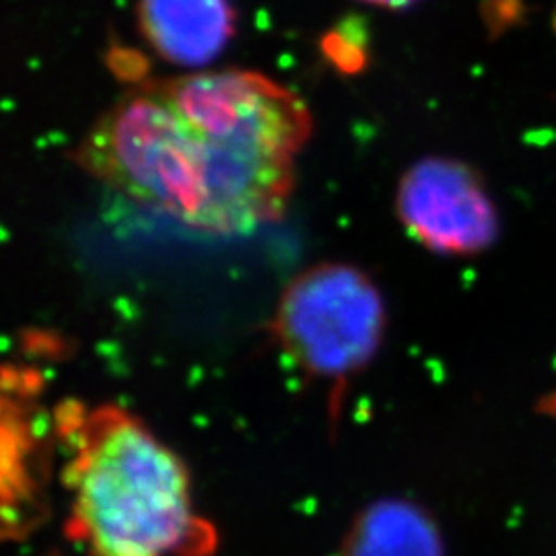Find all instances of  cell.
Instances as JSON below:
<instances>
[{
  "instance_id": "cell-1",
  "label": "cell",
  "mask_w": 556,
  "mask_h": 556,
  "mask_svg": "<svg viewBox=\"0 0 556 556\" xmlns=\"http://www.w3.org/2000/svg\"><path fill=\"white\" fill-rule=\"evenodd\" d=\"M312 114L252 71L137 83L85 132L73 161L126 199L204 233L277 220Z\"/></svg>"
},
{
  "instance_id": "cell-2",
  "label": "cell",
  "mask_w": 556,
  "mask_h": 556,
  "mask_svg": "<svg viewBox=\"0 0 556 556\" xmlns=\"http://www.w3.org/2000/svg\"><path fill=\"white\" fill-rule=\"evenodd\" d=\"M68 534L89 556H206L215 534L194 509L179 457L116 406L73 415Z\"/></svg>"
},
{
  "instance_id": "cell-3",
  "label": "cell",
  "mask_w": 556,
  "mask_h": 556,
  "mask_svg": "<svg viewBox=\"0 0 556 556\" xmlns=\"http://www.w3.org/2000/svg\"><path fill=\"white\" fill-rule=\"evenodd\" d=\"M383 330L376 287L351 266H319L295 278L277 312L285 351L319 378H342L367 363Z\"/></svg>"
},
{
  "instance_id": "cell-4",
  "label": "cell",
  "mask_w": 556,
  "mask_h": 556,
  "mask_svg": "<svg viewBox=\"0 0 556 556\" xmlns=\"http://www.w3.org/2000/svg\"><path fill=\"white\" fill-rule=\"evenodd\" d=\"M397 215L413 238L443 256H478L498 238V213L477 172L429 157L397 188Z\"/></svg>"
},
{
  "instance_id": "cell-5",
  "label": "cell",
  "mask_w": 556,
  "mask_h": 556,
  "mask_svg": "<svg viewBox=\"0 0 556 556\" xmlns=\"http://www.w3.org/2000/svg\"><path fill=\"white\" fill-rule=\"evenodd\" d=\"M229 0H139L147 41L179 66H204L219 56L233 34Z\"/></svg>"
},
{
  "instance_id": "cell-6",
  "label": "cell",
  "mask_w": 556,
  "mask_h": 556,
  "mask_svg": "<svg viewBox=\"0 0 556 556\" xmlns=\"http://www.w3.org/2000/svg\"><path fill=\"white\" fill-rule=\"evenodd\" d=\"M344 556H445L431 517L413 503L383 501L361 516Z\"/></svg>"
},
{
  "instance_id": "cell-7",
  "label": "cell",
  "mask_w": 556,
  "mask_h": 556,
  "mask_svg": "<svg viewBox=\"0 0 556 556\" xmlns=\"http://www.w3.org/2000/svg\"><path fill=\"white\" fill-rule=\"evenodd\" d=\"M363 2L378 4V7H386V9H404V7L415 4L417 0H363Z\"/></svg>"
}]
</instances>
